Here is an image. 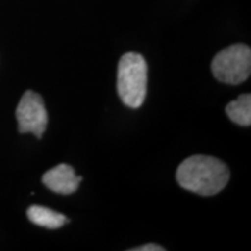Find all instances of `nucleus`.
Returning <instances> with one entry per match:
<instances>
[{
  "mask_svg": "<svg viewBox=\"0 0 251 251\" xmlns=\"http://www.w3.org/2000/svg\"><path fill=\"white\" fill-rule=\"evenodd\" d=\"M212 72L222 83L237 85L251 72V50L246 45H233L218 52L212 62Z\"/></svg>",
  "mask_w": 251,
  "mask_h": 251,
  "instance_id": "nucleus-3",
  "label": "nucleus"
},
{
  "mask_svg": "<svg viewBox=\"0 0 251 251\" xmlns=\"http://www.w3.org/2000/svg\"><path fill=\"white\" fill-rule=\"evenodd\" d=\"M176 177L185 190L209 197L224 190L229 180V170L215 157L194 155L180 163Z\"/></svg>",
  "mask_w": 251,
  "mask_h": 251,
  "instance_id": "nucleus-1",
  "label": "nucleus"
},
{
  "mask_svg": "<svg viewBox=\"0 0 251 251\" xmlns=\"http://www.w3.org/2000/svg\"><path fill=\"white\" fill-rule=\"evenodd\" d=\"M131 251H164L165 249L158 244H144V246H141L139 248H134V249H130Z\"/></svg>",
  "mask_w": 251,
  "mask_h": 251,
  "instance_id": "nucleus-8",
  "label": "nucleus"
},
{
  "mask_svg": "<svg viewBox=\"0 0 251 251\" xmlns=\"http://www.w3.org/2000/svg\"><path fill=\"white\" fill-rule=\"evenodd\" d=\"M226 113L234 124L240 126L251 125V96L242 94L226 106Z\"/></svg>",
  "mask_w": 251,
  "mask_h": 251,
  "instance_id": "nucleus-7",
  "label": "nucleus"
},
{
  "mask_svg": "<svg viewBox=\"0 0 251 251\" xmlns=\"http://www.w3.org/2000/svg\"><path fill=\"white\" fill-rule=\"evenodd\" d=\"M27 216L29 221L33 222L34 225L48 229L61 228L68 222L67 216L61 214V213L37 205L30 206L28 208Z\"/></svg>",
  "mask_w": 251,
  "mask_h": 251,
  "instance_id": "nucleus-6",
  "label": "nucleus"
},
{
  "mask_svg": "<svg viewBox=\"0 0 251 251\" xmlns=\"http://www.w3.org/2000/svg\"><path fill=\"white\" fill-rule=\"evenodd\" d=\"M147 62L137 52L122 56L118 67L117 89L122 102L130 108L142 106L147 96Z\"/></svg>",
  "mask_w": 251,
  "mask_h": 251,
  "instance_id": "nucleus-2",
  "label": "nucleus"
},
{
  "mask_svg": "<svg viewBox=\"0 0 251 251\" xmlns=\"http://www.w3.org/2000/svg\"><path fill=\"white\" fill-rule=\"evenodd\" d=\"M81 177L75 174L74 168L68 164H59L50 169L43 175L42 183L50 191L59 194H71L76 192Z\"/></svg>",
  "mask_w": 251,
  "mask_h": 251,
  "instance_id": "nucleus-5",
  "label": "nucleus"
},
{
  "mask_svg": "<svg viewBox=\"0 0 251 251\" xmlns=\"http://www.w3.org/2000/svg\"><path fill=\"white\" fill-rule=\"evenodd\" d=\"M15 114L20 133H33L37 139L42 137L48 125V113L40 94L33 91L25 92Z\"/></svg>",
  "mask_w": 251,
  "mask_h": 251,
  "instance_id": "nucleus-4",
  "label": "nucleus"
}]
</instances>
